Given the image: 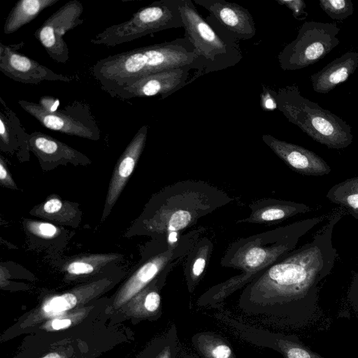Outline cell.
<instances>
[{
  "label": "cell",
  "instance_id": "obj_1",
  "mask_svg": "<svg viewBox=\"0 0 358 358\" xmlns=\"http://www.w3.org/2000/svg\"><path fill=\"white\" fill-rule=\"evenodd\" d=\"M338 211L311 241L289 252L246 285L238 307L247 315L279 324L291 315L296 301L330 273L337 256L332 234L342 217Z\"/></svg>",
  "mask_w": 358,
  "mask_h": 358
},
{
  "label": "cell",
  "instance_id": "obj_2",
  "mask_svg": "<svg viewBox=\"0 0 358 358\" xmlns=\"http://www.w3.org/2000/svg\"><path fill=\"white\" fill-rule=\"evenodd\" d=\"M324 218L322 215L299 220L231 243L221 264L242 273L208 289L198 299V306L219 307L230 294L294 250L300 238Z\"/></svg>",
  "mask_w": 358,
  "mask_h": 358
},
{
  "label": "cell",
  "instance_id": "obj_3",
  "mask_svg": "<svg viewBox=\"0 0 358 358\" xmlns=\"http://www.w3.org/2000/svg\"><path fill=\"white\" fill-rule=\"evenodd\" d=\"M198 56L185 38L137 48L98 60L92 73L106 92L141 76L164 70L191 66Z\"/></svg>",
  "mask_w": 358,
  "mask_h": 358
},
{
  "label": "cell",
  "instance_id": "obj_4",
  "mask_svg": "<svg viewBox=\"0 0 358 358\" xmlns=\"http://www.w3.org/2000/svg\"><path fill=\"white\" fill-rule=\"evenodd\" d=\"M185 37L198 56L196 73L188 84L202 75L237 64L243 58L238 41L209 16L204 19L191 0H180Z\"/></svg>",
  "mask_w": 358,
  "mask_h": 358
},
{
  "label": "cell",
  "instance_id": "obj_5",
  "mask_svg": "<svg viewBox=\"0 0 358 358\" xmlns=\"http://www.w3.org/2000/svg\"><path fill=\"white\" fill-rule=\"evenodd\" d=\"M277 109L316 142L331 149H343L353 141L352 127L341 117L304 97L296 84L275 93Z\"/></svg>",
  "mask_w": 358,
  "mask_h": 358
},
{
  "label": "cell",
  "instance_id": "obj_6",
  "mask_svg": "<svg viewBox=\"0 0 358 358\" xmlns=\"http://www.w3.org/2000/svg\"><path fill=\"white\" fill-rule=\"evenodd\" d=\"M160 212V226L166 233L178 231L231 201V198L202 181L178 182L169 188Z\"/></svg>",
  "mask_w": 358,
  "mask_h": 358
},
{
  "label": "cell",
  "instance_id": "obj_7",
  "mask_svg": "<svg viewBox=\"0 0 358 358\" xmlns=\"http://www.w3.org/2000/svg\"><path fill=\"white\" fill-rule=\"evenodd\" d=\"M179 1H154L138 9L128 20L106 28L90 41L94 45L114 47L160 31L183 27Z\"/></svg>",
  "mask_w": 358,
  "mask_h": 358
},
{
  "label": "cell",
  "instance_id": "obj_8",
  "mask_svg": "<svg viewBox=\"0 0 358 358\" xmlns=\"http://www.w3.org/2000/svg\"><path fill=\"white\" fill-rule=\"evenodd\" d=\"M340 27L335 22H305L296 38L278 55L280 68L294 71L312 65L324 58L340 43Z\"/></svg>",
  "mask_w": 358,
  "mask_h": 358
},
{
  "label": "cell",
  "instance_id": "obj_9",
  "mask_svg": "<svg viewBox=\"0 0 358 358\" xmlns=\"http://www.w3.org/2000/svg\"><path fill=\"white\" fill-rule=\"evenodd\" d=\"M20 106L48 129L92 141L101 138V129L90 106L85 102L74 101L63 108L50 111L41 104L20 99Z\"/></svg>",
  "mask_w": 358,
  "mask_h": 358
},
{
  "label": "cell",
  "instance_id": "obj_10",
  "mask_svg": "<svg viewBox=\"0 0 358 358\" xmlns=\"http://www.w3.org/2000/svg\"><path fill=\"white\" fill-rule=\"evenodd\" d=\"M84 11L78 0H70L37 28L34 35L45 50L49 57L58 63L66 64L69 59V49L64 40L66 31L84 23L81 18Z\"/></svg>",
  "mask_w": 358,
  "mask_h": 358
},
{
  "label": "cell",
  "instance_id": "obj_11",
  "mask_svg": "<svg viewBox=\"0 0 358 358\" xmlns=\"http://www.w3.org/2000/svg\"><path fill=\"white\" fill-rule=\"evenodd\" d=\"M191 66L171 69L148 74L131 80L108 92L112 97L121 100L159 96L165 99L188 85Z\"/></svg>",
  "mask_w": 358,
  "mask_h": 358
},
{
  "label": "cell",
  "instance_id": "obj_12",
  "mask_svg": "<svg viewBox=\"0 0 358 358\" xmlns=\"http://www.w3.org/2000/svg\"><path fill=\"white\" fill-rule=\"evenodd\" d=\"M24 42L15 45L0 43V71L10 79L24 84L38 85L43 81L70 83L75 77L58 73L17 50Z\"/></svg>",
  "mask_w": 358,
  "mask_h": 358
},
{
  "label": "cell",
  "instance_id": "obj_13",
  "mask_svg": "<svg viewBox=\"0 0 358 358\" xmlns=\"http://www.w3.org/2000/svg\"><path fill=\"white\" fill-rule=\"evenodd\" d=\"M206 9L218 25L238 41H247L256 34V26L250 11L242 6L225 0H194Z\"/></svg>",
  "mask_w": 358,
  "mask_h": 358
},
{
  "label": "cell",
  "instance_id": "obj_14",
  "mask_svg": "<svg viewBox=\"0 0 358 358\" xmlns=\"http://www.w3.org/2000/svg\"><path fill=\"white\" fill-rule=\"evenodd\" d=\"M262 141L293 171L306 176H322L331 168L321 157L302 146L263 134Z\"/></svg>",
  "mask_w": 358,
  "mask_h": 358
},
{
  "label": "cell",
  "instance_id": "obj_15",
  "mask_svg": "<svg viewBox=\"0 0 358 358\" xmlns=\"http://www.w3.org/2000/svg\"><path fill=\"white\" fill-rule=\"evenodd\" d=\"M148 128L144 124L138 129L117 161L106 196L103 217L114 206L132 173L145 148Z\"/></svg>",
  "mask_w": 358,
  "mask_h": 358
},
{
  "label": "cell",
  "instance_id": "obj_16",
  "mask_svg": "<svg viewBox=\"0 0 358 358\" xmlns=\"http://www.w3.org/2000/svg\"><path fill=\"white\" fill-rule=\"evenodd\" d=\"M29 148L44 164L89 162L81 152L41 131L29 134Z\"/></svg>",
  "mask_w": 358,
  "mask_h": 358
},
{
  "label": "cell",
  "instance_id": "obj_17",
  "mask_svg": "<svg viewBox=\"0 0 358 358\" xmlns=\"http://www.w3.org/2000/svg\"><path fill=\"white\" fill-rule=\"evenodd\" d=\"M358 67V52L348 51L310 76L313 90L327 94L346 81Z\"/></svg>",
  "mask_w": 358,
  "mask_h": 358
},
{
  "label": "cell",
  "instance_id": "obj_18",
  "mask_svg": "<svg viewBox=\"0 0 358 358\" xmlns=\"http://www.w3.org/2000/svg\"><path fill=\"white\" fill-rule=\"evenodd\" d=\"M250 216L237 221L238 223H275L312 210L304 203L275 199L259 200L250 205Z\"/></svg>",
  "mask_w": 358,
  "mask_h": 358
},
{
  "label": "cell",
  "instance_id": "obj_19",
  "mask_svg": "<svg viewBox=\"0 0 358 358\" xmlns=\"http://www.w3.org/2000/svg\"><path fill=\"white\" fill-rule=\"evenodd\" d=\"M28 134L15 112L0 96V143L2 150H10L15 147L29 148Z\"/></svg>",
  "mask_w": 358,
  "mask_h": 358
},
{
  "label": "cell",
  "instance_id": "obj_20",
  "mask_svg": "<svg viewBox=\"0 0 358 358\" xmlns=\"http://www.w3.org/2000/svg\"><path fill=\"white\" fill-rule=\"evenodd\" d=\"M59 0H20L9 12L3 25V33L11 34L34 20L44 9Z\"/></svg>",
  "mask_w": 358,
  "mask_h": 358
},
{
  "label": "cell",
  "instance_id": "obj_21",
  "mask_svg": "<svg viewBox=\"0 0 358 358\" xmlns=\"http://www.w3.org/2000/svg\"><path fill=\"white\" fill-rule=\"evenodd\" d=\"M192 343L202 358H236L229 342L217 333L210 331L196 333L192 337Z\"/></svg>",
  "mask_w": 358,
  "mask_h": 358
},
{
  "label": "cell",
  "instance_id": "obj_22",
  "mask_svg": "<svg viewBox=\"0 0 358 358\" xmlns=\"http://www.w3.org/2000/svg\"><path fill=\"white\" fill-rule=\"evenodd\" d=\"M212 250V243L208 238H203L189 252L184 273L190 293L194 292L201 280Z\"/></svg>",
  "mask_w": 358,
  "mask_h": 358
},
{
  "label": "cell",
  "instance_id": "obj_23",
  "mask_svg": "<svg viewBox=\"0 0 358 358\" xmlns=\"http://www.w3.org/2000/svg\"><path fill=\"white\" fill-rule=\"evenodd\" d=\"M327 198L338 204L358 219V176L348 178L334 185L327 192Z\"/></svg>",
  "mask_w": 358,
  "mask_h": 358
},
{
  "label": "cell",
  "instance_id": "obj_24",
  "mask_svg": "<svg viewBox=\"0 0 358 358\" xmlns=\"http://www.w3.org/2000/svg\"><path fill=\"white\" fill-rule=\"evenodd\" d=\"M320 7L331 19L343 20L354 13L351 0H320Z\"/></svg>",
  "mask_w": 358,
  "mask_h": 358
},
{
  "label": "cell",
  "instance_id": "obj_25",
  "mask_svg": "<svg viewBox=\"0 0 358 358\" xmlns=\"http://www.w3.org/2000/svg\"><path fill=\"white\" fill-rule=\"evenodd\" d=\"M76 303V296L67 293L50 299L44 305L43 310L48 314L56 315L73 308Z\"/></svg>",
  "mask_w": 358,
  "mask_h": 358
},
{
  "label": "cell",
  "instance_id": "obj_26",
  "mask_svg": "<svg viewBox=\"0 0 358 358\" xmlns=\"http://www.w3.org/2000/svg\"><path fill=\"white\" fill-rule=\"evenodd\" d=\"M143 308L149 314H159L161 296L157 287L150 289L144 296Z\"/></svg>",
  "mask_w": 358,
  "mask_h": 358
},
{
  "label": "cell",
  "instance_id": "obj_27",
  "mask_svg": "<svg viewBox=\"0 0 358 358\" xmlns=\"http://www.w3.org/2000/svg\"><path fill=\"white\" fill-rule=\"evenodd\" d=\"M276 2L288 8L292 12L294 18L302 20L308 16L305 11L306 3L303 0H276Z\"/></svg>",
  "mask_w": 358,
  "mask_h": 358
},
{
  "label": "cell",
  "instance_id": "obj_28",
  "mask_svg": "<svg viewBox=\"0 0 358 358\" xmlns=\"http://www.w3.org/2000/svg\"><path fill=\"white\" fill-rule=\"evenodd\" d=\"M28 228L30 231L43 238L54 237L57 232V229L55 225L47 222H31L29 224Z\"/></svg>",
  "mask_w": 358,
  "mask_h": 358
},
{
  "label": "cell",
  "instance_id": "obj_29",
  "mask_svg": "<svg viewBox=\"0 0 358 358\" xmlns=\"http://www.w3.org/2000/svg\"><path fill=\"white\" fill-rule=\"evenodd\" d=\"M93 263H89L88 260L80 259L72 262L67 266V271L73 275L88 274L94 270Z\"/></svg>",
  "mask_w": 358,
  "mask_h": 358
},
{
  "label": "cell",
  "instance_id": "obj_30",
  "mask_svg": "<svg viewBox=\"0 0 358 358\" xmlns=\"http://www.w3.org/2000/svg\"><path fill=\"white\" fill-rule=\"evenodd\" d=\"M275 93L276 92L273 90L263 85V92L261 94V103L264 110H273L277 108Z\"/></svg>",
  "mask_w": 358,
  "mask_h": 358
},
{
  "label": "cell",
  "instance_id": "obj_31",
  "mask_svg": "<svg viewBox=\"0 0 358 358\" xmlns=\"http://www.w3.org/2000/svg\"><path fill=\"white\" fill-rule=\"evenodd\" d=\"M62 206L63 203L60 199L52 198L43 204V210L47 214H55L62 208Z\"/></svg>",
  "mask_w": 358,
  "mask_h": 358
},
{
  "label": "cell",
  "instance_id": "obj_32",
  "mask_svg": "<svg viewBox=\"0 0 358 358\" xmlns=\"http://www.w3.org/2000/svg\"><path fill=\"white\" fill-rule=\"evenodd\" d=\"M0 180L1 183L5 186H8L10 187H15L13 180H12L8 172V170L4 166V163L2 158H1L0 162Z\"/></svg>",
  "mask_w": 358,
  "mask_h": 358
},
{
  "label": "cell",
  "instance_id": "obj_33",
  "mask_svg": "<svg viewBox=\"0 0 358 358\" xmlns=\"http://www.w3.org/2000/svg\"><path fill=\"white\" fill-rule=\"evenodd\" d=\"M71 324V321L69 319H57L52 321V327L54 329L58 330L66 328L69 327Z\"/></svg>",
  "mask_w": 358,
  "mask_h": 358
},
{
  "label": "cell",
  "instance_id": "obj_34",
  "mask_svg": "<svg viewBox=\"0 0 358 358\" xmlns=\"http://www.w3.org/2000/svg\"><path fill=\"white\" fill-rule=\"evenodd\" d=\"M43 358H61V357L56 352H52L47 355Z\"/></svg>",
  "mask_w": 358,
  "mask_h": 358
},
{
  "label": "cell",
  "instance_id": "obj_35",
  "mask_svg": "<svg viewBox=\"0 0 358 358\" xmlns=\"http://www.w3.org/2000/svg\"><path fill=\"white\" fill-rule=\"evenodd\" d=\"M182 358H199L198 357H196L195 355L194 354H192V353H183L182 354Z\"/></svg>",
  "mask_w": 358,
  "mask_h": 358
}]
</instances>
